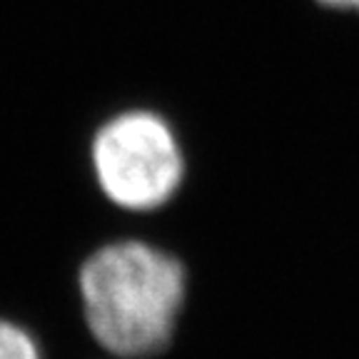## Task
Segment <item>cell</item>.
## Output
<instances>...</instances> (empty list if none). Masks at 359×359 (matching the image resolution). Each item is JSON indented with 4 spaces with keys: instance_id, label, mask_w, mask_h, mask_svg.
Instances as JSON below:
<instances>
[{
    "instance_id": "277c9868",
    "label": "cell",
    "mask_w": 359,
    "mask_h": 359,
    "mask_svg": "<svg viewBox=\"0 0 359 359\" xmlns=\"http://www.w3.org/2000/svg\"><path fill=\"white\" fill-rule=\"evenodd\" d=\"M320 3L337 11H359V0H320Z\"/></svg>"
},
{
    "instance_id": "6da1fadb",
    "label": "cell",
    "mask_w": 359,
    "mask_h": 359,
    "mask_svg": "<svg viewBox=\"0 0 359 359\" xmlns=\"http://www.w3.org/2000/svg\"><path fill=\"white\" fill-rule=\"evenodd\" d=\"M187 277L175 255L140 240L102 245L80 267L90 334L118 357H150L172 342Z\"/></svg>"
},
{
    "instance_id": "3957f363",
    "label": "cell",
    "mask_w": 359,
    "mask_h": 359,
    "mask_svg": "<svg viewBox=\"0 0 359 359\" xmlns=\"http://www.w3.org/2000/svg\"><path fill=\"white\" fill-rule=\"evenodd\" d=\"M0 359H43V354L25 327L0 317Z\"/></svg>"
},
{
    "instance_id": "7a4b0ae2",
    "label": "cell",
    "mask_w": 359,
    "mask_h": 359,
    "mask_svg": "<svg viewBox=\"0 0 359 359\" xmlns=\"http://www.w3.org/2000/svg\"><path fill=\"white\" fill-rule=\"evenodd\" d=\"M90 163L107 200L133 212L165 205L185 175L172 128L147 110H130L107 120L93 140Z\"/></svg>"
}]
</instances>
